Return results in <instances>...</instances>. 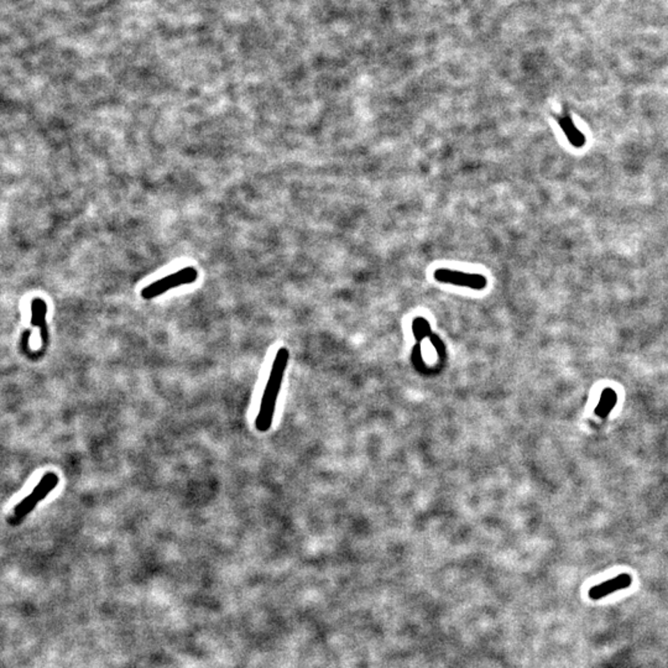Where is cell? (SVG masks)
<instances>
[{"instance_id":"obj_1","label":"cell","mask_w":668,"mask_h":668,"mask_svg":"<svg viewBox=\"0 0 668 668\" xmlns=\"http://www.w3.org/2000/svg\"><path fill=\"white\" fill-rule=\"evenodd\" d=\"M289 349L287 348H280L276 353V356H275V359H273L271 372H270L267 386H265L264 394H262L259 413L256 416L255 429L262 434L267 432L269 429H271L276 402H278V395H280V391H281L283 380H284L286 367L289 365Z\"/></svg>"},{"instance_id":"obj_2","label":"cell","mask_w":668,"mask_h":668,"mask_svg":"<svg viewBox=\"0 0 668 668\" xmlns=\"http://www.w3.org/2000/svg\"><path fill=\"white\" fill-rule=\"evenodd\" d=\"M198 278V271L196 267H187L178 270L176 273L160 278L151 285H148L141 291V297L144 300H152L157 296L165 294L168 289H175L182 285H191Z\"/></svg>"},{"instance_id":"obj_3","label":"cell","mask_w":668,"mask_h":668,"mask_svg":"<svg viewBox=\"0 0 668 668\" xmlns=\"http://www.w3.org/2000/svg\"><path fill=\"white\" fill-rule=\"evenodd\" d=\"M58 482H60V478L54 472L45 474L44 477L40 479L38 485L33 488V493L30 495L25 496L14 509L15 518L22 520V518H25L26 515L33 511L40 501L44 500L45 498L49 495L52 490L55 489L58 484Z\"/></svg>"},{"instance_id":"obj_4","label":"cell","mask_w":668,"mask_h":668,"mask_svg":"<svg viewBox=\"0 0 668 668\" xmlns=\"http://www.w3.org/2000/svg\"><path fill=\"white\" fill-rule=\"evenodd\" d=\"M434 278L440 284L454 285V286L468 287L475 291H482L488 286V278H485L484 275L468 273L459 270L445 269V267L437 269L434 271Z\"/></svg>"},{"instance_id":"obj_5","label":"cell","mask_w":668,"mask_h":668,"mask_svg":"<svg viewBox=\"0 0 668 668\" xmlns=\"http://www.w3.org/2000/svg\"><path fill=\"white\" fill-rule=\"evenodd\" d=\"M631 583H633L631 575L625 573L620 574V575L615 577V578L609 579V580L601 583V584L593 587V588L589 590V596L591 599H594V601H599L601 598L609 596V594H612V593L629 588Z\"/></svg>"},{"instance_id":"obj_6","label":"cell","mask_w":668,"mask_h":668,"mask_svg":"<svg viewBox=\"0 0 668 668\" xmlns=\"http://www.w3.org/2000/svg\"><path fill=\"white\" fill-rule=\"evenodd\" d=\"M557 120H558L559 128L562 129L563 134L566 135V138L572 146L577 148V149L584 148L587 138H585L584 134L582 133L575 127V124H574L569 114H562L561 117L557 118Z\"/></svg>"},{"instance_id":"obj_7","label":"cell","mask_w":668,"mask_h":668,"mask_svg":"<svg viewBox=\"0 0 668 668\" xmlns=\"http://www.w3.org/2000/svg\"><path fill=\"white\" fill-rule=\"evenodd\" d=\"M46 315H47V305L42 299H33V302H31V324L33 327H38L40 328V332H41V338H42V342L46 343L47 342V327H46V322H45V318H46Z\"/></svg>"},{"instance_id":"obj_8","label":"cell","mask_w":668,"mask_h":668,"mask_svg":"<svg viewBox=\"0 0 668 668\" xmlns=\"http://www.w3.org/2000/svg\"><path fill=\"white\" fill-rule=\"evenodd\" d=\"M618 404V395L612 388H607L603 390L601 392V400L598 406L596 407V415L601 418H605L609 416L612 408L617 406Z\"/></svg>"},{"instance_id":"obj_9","label":"cell","mask_w":668,"mask_h":668,"mask_svg":"<svg viewBox=\"0 0 668 668\" xmlns=\"http://www.w3.org/2000/svg\"><path fill=\"white\" fill-rule=\"evenodd\" d=\"M412 332L418 342L424 340L426 337L431 335V326L429 321L423 317L415 318L412 322Z\"/></svg>"}]
</instances>
